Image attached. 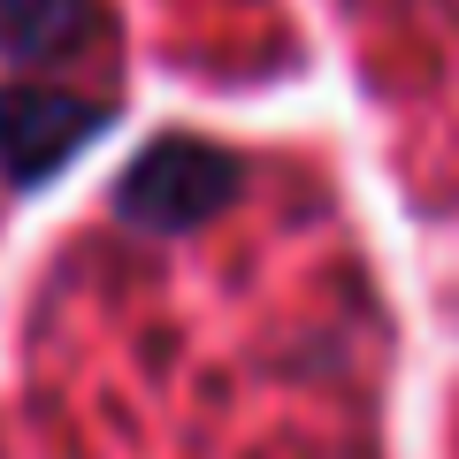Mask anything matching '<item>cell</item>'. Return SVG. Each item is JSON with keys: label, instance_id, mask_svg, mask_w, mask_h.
Segmentation results:
<instances>
[{"label": "cell", "instance_id": "6da1fadb", "mask_svg": "<svg viewBox=\"0 0 459 459\" xmlns=\"http://www.w3.org/2000/svg\"><path fill=\"white\" fill-rule=\"evenodd\" d=\"M246 169L238 153L214 146V138H192V131H169L138 153L123 177H115V214L138 230H192L207 214H222L238 199Z\"/></svg>", "mask_w": 459, "mask_h": 459}, {"label": "cell", "instance_id": "7a4b0ae2", "mask_svg": "<svg viewBox=\"0 0 459 459\" xmlns=\"http://www.w3.org/2000/svg\"><path fill=\"white\" fill-rule=\"evenodd\" d=\"M100 131H108V108L62 84H0V177L8 184H47Z\"/></svg>", "mask_w": 459, "mask_h": 459}, {"label": "cell", "instance_id": "3957f363", "mask_svg": "<svg viewBox=\"0 0 459 459\" xmlns=\"http://www.w3.org/2000/svg\"><path fill=\"white\" fill-rule=\"evenodd\" d=\"M108 31V0H0V54L23 69L77 62Z\"/></svg>", "mask_w": 459, "mask_h": 459}]
</instances>
